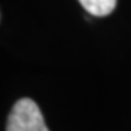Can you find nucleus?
Here are the masks:
<instances>
[{"label":"nucleus","mask_w":131,"mask_h":131,"mask_svg":"<svg viewBox=\"0 0 131 131\" xmlns=\"http://www.w3.org/2000/svg\"><path fill=\"white\" fill-rule=\"evenodd\" d=\"M79 3L92 16H107L115 10L117 0H79Z\"/></svg>","instance_id":"nucleus-2"},{"label":"nucleus","mask_w":131,"mask_h":131,"mask_svg":"<svg viewBox=\"0 0 131 131\" xmlns=\"http://www.w3.org/2000/svg\"><path fill=\"white\" fill-rule=\"evenodd\" d=\"M6 131H49L38 104L30 98L16 101L6 120Z\"/></svg>","instance_id":"nucleus-1"}]
</instances>
